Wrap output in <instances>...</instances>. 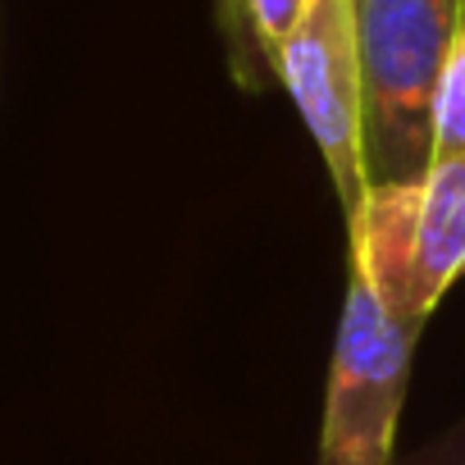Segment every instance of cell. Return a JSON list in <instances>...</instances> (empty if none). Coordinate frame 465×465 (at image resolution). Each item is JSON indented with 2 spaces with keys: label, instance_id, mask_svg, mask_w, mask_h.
I'll list each match as a JSON object with an SVG mask.
<instances>
[{
  "label": "cell",
  "instance_id": "6da1fadb",
  "mask_svg": "<svg viewBox=\"0 0 465 465\" xmlns=\"http://www.w3.org/2000/svg\"><path fill=\"white\" fill-rule=\"evenodd\" d=\"M460 0H351L365 83V178L411 183L433 164V96Z\"/></svg>",
  "mask_w": 465,
  "mask_h": 465
},
{
  "label": "cell",
  "instance_id": "7a4b0ae2",
  "mask_svg": "<svg viewBox=\"0 0 465 465\" xmlns=\"http://www.w3.org/2000/svg\"><path fill=\"white\" fill-rule=\"evenodd\" d=\"M347 232L392 320L420 333L465 279V155H438L411 183H374Z\"/></svg>",
  "mask_w": 465,
  "mask_h": 465
},
{
  "label": "cell",
  "instance_id": "3957f363",
  "mask_svg": "<svg viewBox=\"0 0 465 465\" xmlns=\"http://www.w3.org/2000/svg\"><path fill=\"white\" fill-rule=\"evenodd\" d=\"M415 338L420 333L392 320L374 279L351 256L320 415V465H397V429L411 388Z\"/></svg>",
  "mask_w": 465,
  "mask_h": 465
},
{
  "label": "cell",
  "instance_id": "277c9868",
  "mask_svg": "<svg viewBox=\"0 0 465 465\" xmlns=\"http://www.w3.org/2000/svg\"><path fill=\"white\" fill-rule=\"evenodd\" d=\"M274 78L288 87L297 114L306 119L315 151L351 223L370 178H365V83L351 0H306V15L274 60Z\"/></svg>",
  "mask_w": 465,
  "mask_h": 465
},
{
  "label": "cell",
  "instance_id": "5b68a950",
  "mask_svg": "<svg viewBox=\"0 0 465 465\" xmlns=\"http://www.w3.org/2000/svg\"><path fill=\"white\" fill-rule=\"evenodd\" d=\"M438 155H465V0L433 96V160Z\"/></svg>",
  "mask_w": 465,
  "mask_h": 465
},
{
  "label": "cell",
  "instance_id": "8992f818",
  "mask_svg": "<svg viewBox=\"0 0 465 465\" xmlns=\"http://www.w3.org/2000/svg\"><path fill=\"white\" fill-rule=\"evenodd\" d=\"M242 10H247L252 42H256L265 69L274 74V60H279L283 42L292 37V28H297L302 15H306V0H242Z\"/></svg>",
  "mask_w": 465,
  "mask_h": 465
},
{
  "label": "cell",
  "instance_id": "52a82bcc",
  "mask_svg": "<svg viewBox=\"0 0 465 465\" xmlns=\"http://www.w3.org/2000/svg\"><path fill=\"white\" fill-rule=\"evenodd\" d=\"M397 465H465V415L451 420L438 438H429L424 447L397 456Z\"/></svg>",
  "mask_w": 465,
  "mask_h": 465
},
{
  "label": "cell",
  "instance_id": "ba28073f",
  "mask_svg": "<svg viewBox=\"0 0 465 465\" xmlns=\"http://www.w3.org/2000/svg\"><path fill=\"white\" fill-rule=\"evenodd\" d=\"M219 19H223V28H228V42H232V51H238V60H247V55L261 60V51H256V42H252V28H247L242 0H219ZM261 69H265V60H261Z\"/></svg>",
  "mask_w": 465,
  "mask_h": 465
}]
</instances>
